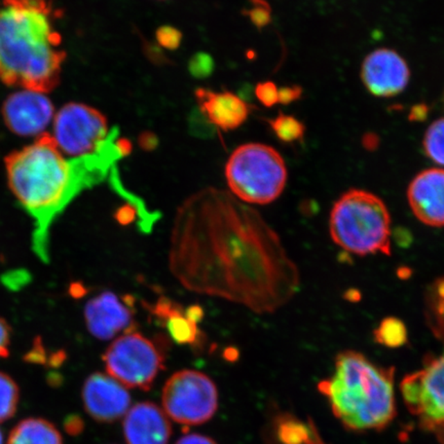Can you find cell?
<instances>
[{"instance_id": "obj_1", "label": "cell", "mask_w": 444, "mask_h": 444, "mask_svg": "<svg viewBox=\"0 0 444 444\" xmlns=\"http://www.w3.org/2000/svg\"><path fill=\"white\" fill-rule=\"evenodd\" d=\"M170 269L188 290L273 313L299 287V273L276 231L233 195L205 188L176 213Z\"/></svg>"}, {"instance_id": "obj_2", "label": "cell", "mask_w": 444, "mask_h": 444, "mask_svg": "<svg viewBox=\"0 0 444 444\" xmlns=\"http://www.w3.org/2000/svg\"><path fill=\"white\" fill-rule=\"evenodd\" d=\"M116 157L107 148L82 158L67 159L51 134L6 159L8 186L36 222L35 251L48 258V227L70 201L100 181Z\"/></svg>"}, {"instance_id": "obj_3", "label": "cell", "mask_w": 444, "mask_h": 444, "mask_svg": "<svg viewBox=\"0 0 444 444\" xmlns=\"http://www.w3.org/2000/svg\"><path fill=\"white\" fill-rule=\"evenodd\" d=\"M65 58L48 0H2L0 80L3 84L46 94L58 86Z\"/></svg>"}, {"instance_id": "obj_4", "label": "cell", "mask_w": 444, "mask_h": 444, "mask_svg": "<svg viewBox=\"0 0 444 444\" xmlns=\"http://www.w3.org/2000/svg\"><path fill=\"white\" fill-rule=\"evenodd\" d=\"M393 369L371 363L360 353L346 350L337 357L335 375L319 384L335 416L355 430L381 429L395 416Z\"/></svg>"}, {"instance_id": "obj_5", "label": "cell", "mask_w": 444, "mask_h": 444, "mask_svg": "<svg viewBox=\"0 0 444 444\" xmlns=\"http://www.w3.org/2000/svg\"><path fill=\"white\" fill-rule=\"evenodd\" d=\"M331 239L346 251L365 256L391 254V216L381 197L350 190L333 205L329 218Z\"/></svg>"}, {"instance_id": "obj_6", "label": "cell", "mask_w": 444, "mask_h": 444, "mask_svg": "<svg viewBox=\"0 0 444 444\" xmlns=\"http://www.w3.org/2000/svg\"><path fill=\"white\" fill-rule=\"evenodd\" d=\"M287 176L285 161L267 144H243L225 165V178L233 195L254 205L276 201L285 190Z\"/></svg>"}, {"instance_id": "obj_7", "label": "cell", "mask_w": 444, "mask_h": 444, "mask_svg": "<svg viewBox=\"0 0 444 444\" xmlns=\"http://www.w3.org/2000/svg\"><path fill=\"white\" fill-rule=\"evenodd\" d=\"M107 375L123 386L148 391L159 371L163 358L156 344L132 330L112 341L103 355Z\"/></svg>"}, {"instance_id": "obj_8", "label": "cell", "mask_w": 444, "mask_h": 444, "mask_svg": "<svg viewBox=\"0 0 444 444\" xmlns=\"http://www.w3.org/2000/svg\"><path fill=\"white\" fill-rule=\"evenodd\" d=\"M161 402L165 413L175 422L186 426L204 424L217 411V388L199 371H177L163 386Z\"/></svg>"}, {"instance_id": "obj_9", "label": "cell", "mask_w": 444, "mask_h": 444, "mask_svg": "<svg viewBox=\"0 0 444 444\" xmlns=\"http://www.w3.org/2000/svg\"><path fill=\"white\" fill-rule=\"evenodd\" d=\"M110 134L105 116L86 104H66L53 121L52 137L64 156L71 159L95 154Z\"/></svg>"}, {"instance_id": "obj_10", "label": "cell", "mask_w": 444, "mask_h": 444, "mask_svg": "<svg viewBox=\"0 0 444 444\" xmlns=\"http://www.w3.org/2000/svg\"><path fill=\"white\" fill-rule=\"evenodd\" d=\"M401 391L409 411L422 416L427 426L444 425V352L405 377Z\"/></svg>"}, {"instance_id": "obj_11", "label": "cell", "mask_w": 444, "mask_h": 444, "mask_svg": "<svg viewBox=\"0 0 444 444\" xmlns=\"http://www.w3.org/2000/svg\"><path fill=\"white\" fill-rule=\"evenodd\" d=\"M2 118L10 132L20 136H40L55 118L52 101L44 93L21 90L2 104Z\"/></svg>"}, {"instance_id": "obj_12", "label": "cell", "mask_w": 444, "mask_h": 444, "mask_svg": "<svg viewBox=\"0 0 444 444\" xmlns=\"http://www.w3.org/2000/svg\"><path fill=\"white\" fill-rule=\"evenodd\" d=\"M361 80L371 95L394 97L407 89L411 80V69L396 51L377 48L365 57L361 66Z\"/></svg>"}, {"instance_id": "obj_13", "label": "cell", "mask_w": 444, "mask_h": 444, "mask_svg": "<svg viewBox=\"0 0 444 444\" xmlns=\"http://www.w3.org/2000/svg\"><path fill=\"white\" fill-rule=\"evenodd\" d=\"M82 399L86 413L102 424L116 422L126 416L131 407L126 387L101 373H93L85 381Z\"/></svg>"}, {"instance_id": "obj_14", "label": "cell", "mask_w": 444, "mask_h": 444, "mask_svg": "<svg viewBox=\"0 0 444 444\" xmlns=\"http://www.w3.org/2000/svg\"><path fill=\"white\" fill-rule=\"evenodd\" d=\"M84 316L89 331L96 339L107 341L134 330L132 303H127V297L121 299L110 291L90 299Z\"/></svg>"}, {"instance_id": "obj_15", "label": "cell", "mask_w": 444, "mask_h": 444, "mask_svg": "<svg viewBox=\"0 0 444 444\" xmlns=\"http://www.w3.org/2000/svg\"><path fill=\"white\" fill-rule=\"evenodd\" d=\"M407 199L420 222L444 227V169L431 168L414 176L407 188Z\"/></svg>"}, {"instance_id": "obj_16", "label": "cell", "mask_w": 444, "mask_h": 444, "mask_svg": "<svg viewBox=\"0 0 444 444\" xmlns=\"http://www.w3.org/2000/svg\"><path fill=\"white\" fill-rule=\"evenodd\" d=\"M123 427L127 444H168L172 435L169 416L152 402L132 407Z\"/></svg>"}, {"instance_id": "obj_17", "label": "cell", "mask_w": 444, "mask_h": 444, "mask_svg": "<svg viewBox=\"0 0 444 444\" xmlns=\"http://www.w3.org/2000/svg\"><path fill=\"white\" fill-rule=\"evenodd\" d=\"M195 99L202 114L211 124L224 132L238 129L247 121L250 106L233 93L213 92L209 89L199 88Z\"/></svg>"}, {"instance_id": "obj_18", "label": "cell", "mask_w": 444, "mask_h": 444, "mask_svg": "<svg viewBox=\"0 0 444 444\" xmlns=\"http://www.w3.org/2000/svg\"><path fill=\"white\" fill-rule=\"evenodd\" d=\"M8 444H64L60 431L44 418H27L10 431Z\"/></svg>"}, {"instance_id": "obj_19", "label": "cell", "mask_w": 444, "mask_h": 444, "mask_svg": "<svg viewBox=\"0 0 444 444\" xmlns=\"http://www.w3.org/2000/svg\"><path fill=\"white\" fill-rule=\"evenodd\" d=\"M425 318L434 337L444 343V276L433 281L427 288Z\"/></svg>"}, {"instance_id": "obj_20", "label": "cell", "mask_w": 444, "mask_h": 444, "mask_svg": "<svg viewBox=\"0 0 444 444\" xmlns=\"http://www.w3.org/2000/svg\"><path fill=\"white\" fill-rule=\"evenodd\" d=\"M179 310L175 305L167 299L159 301L154 308V313L159 318L168 319V326L174 339L181 344H190L197 339V329L195 326V320L186 318L184 316H178Z\"/></svg>"}, {"instance_id": "obj_21", "label": "cell", "mask_w": 444, "mask_h": 444, "mask_svg": "<svg viewBox=\"0 0 444 444\" xmlns=\"http://www.w3.org/2000/svg\"><path fill=\"white\" fill-rule=\"evenodd\" d=\"M278 435L284 444H322L313 427L287 416L278 425Z\"/></svg>"}, {"instance_id": "obj_22", "label": "cell", "mask_w": 444, "mask_h": 444, "mask_svg": "<svg viewBox=\"0 0 444 444\" xmlns=\"http://www.w3.org/2000/svg\"><path fill=\"white\" fill-rule=\"evenodd\" d=\"M269 125L276 137L283 143H297L305 138V124L295 116L279 112L275 118L269 120Z\"/></svg>"}, {"instance_id": "obj_23", "label": "cell", "mask_w": 444, "mask_h": 444, "mask_svg": "<svg viewBox=\"0 0 444 444\" xmlns=\"http://www.w3.org/2000/svg\"><path fill=\"white\" fill-rule=\"evenodd\" d=\"M375 341L388 348H400L407 343V330L403 321L390 317L384 319L373 332Z\"/></svg>"}, {"instance_id": "obj_24", "label": "cell", "mask_w": 444, "mask_h": 444, "mask_svg": "<svg viewBox=\"0 0 444 444\" xmlns=\"http://www.w3.org/2000/svg\"><path fill=\"white\" fill-rule=\"evenodd\" d=\"M20 402V388L8 373L0 371V423L14 418Z\"/></svg>"}, {"instance_id": "obj_25", "label": "cell", "mask_w": 444, "mask_h": 444, "mask_svg": "<svg viewBox=\"0 0 444 444\" xmlns=\"http://www.w3.org/2000/svg\"><path fill=\"white\" fill-rule=\"evenodd\" d=\"M423 148L429 159L444 167V118L435 121L427 129Z\"/></svg>"}, {"instance_id": "obj_26", "label": "cell", "mask_w": 444, "mask_h": 444, "mask_svg": "<svg viewBox=\"0 0 444 444\" xmlns=\"http://www.w3.org/2000/svg\"><path fill=\"white\" fill-rule=\"evenodd\" d=\"M250 8L244 12L258 30L265 28L272 22V8L267 0H249Z\"/></svg>"}, {"instance_id": "obj_27", "label": "cell", "mask_w": 444, "mask_h": 444, "mask_svg": "<svg viewBox=\"0 0 444 444\" xmlns=\"http://www.w3.org/2000/svg\"><path fill=\"white\" fill-rule=\"evenodd\" d=\"M157 42L161 48L175 51L179 48L182 42L181 31L169 25L159 27L156 32Z\"/></svg>"}, {"instance_id": "obj_28", "label": "cell", "mask_w": 444, "mask_h": 444, "mask_svg": "<svg viewBox=\"0 0 444 444\" xmlns=\"http://www.w3.org/2000/svg\"><path fill=\"white\" fill-rule=\"evenodd\" d=\"M257 100L265 107H273L279 103V89L273 82H261L255 87Z\"/></svg>"}, {"instance_id": "obj_29", "label": "cell", "mask_w": 444, "mask_h": 444, "mask_svg": "<svg viewBox=\"0 0 444 444\" xmlns=\"http://www.w3.org/2000/svg\"><path fill=\"white\" fill-rule=\"evenodd\" d=\"M214 69V62L211 57L206 54H197L191 59L190 71L195 78H206Z\"/></svg>"}, {"instance_id": "obj_30", "label": "cell", "mask_w": 444, "mask_h": 444, "mask_svg": "<svg viewBox=\"0 0 444 444\" xmlns=\"http://www.w3.org/2000/svg\"><path fill=\"white\" fill-rule=\"evenodd\" d=\"M25 360L27 362L36 363V364H48V357L46 349L42 346L40 339L34 341L32 349L25 355Z\"/></svg>"}, {"instance_id": "obj_31", "label": "cell", "mask_w": 444, "mask_h": 444, "mask_svg": "<svg viewBox=\"0 0 444 444\" xmlns=\"http://www.w3.org/2000/svg\"><path fill=\"white\" fill-rule=\"evenodd\" d=\"M64 429L70 436H78L84 432V420L78 414H70L64 420Z\"/></svg>"}, {"instance_id": "obj_32", "label": "cell", "mask_w": 444, "mask_h": 444, "mask_svg": "<svg viewBox=\"0 0 444 444\" xmlns=\"http://www.w3.org/2000/svg\"><path fill=\"white\" fill-rule=\"evenodd\" d=\"M303 96V88L294 85V86L283 87L279 89V103L283 105H288L292 102L301 99Z\"/></svg>"}, {"instance_id": "obj_33", "label": "cell", "mask_w": 444, "mask_h": 444, "mask_svg": "<svg viewBox=\"0 0 444 444\" xmlns=\"http://www.w3.org/2000/svg\"><path fill=\"white\" fill-rule=\"evenodd\" d=\"M10 328L8 322L0 317V358L10 355Z\"/></svg>"}, {"instance_id": "obj_34", "label": "cell", "mask_w": 444, "mask_h": 444, "mask_svg": "<svg viewBox=\"0 0 444 444\" xmlns=\"http://www.w3.org/2000/svg\"><path fill=\"white\" fill-rule=\"evenodd\" d=\"M140 148L146 152H152L159 146V137L156 133L152 131L142 132L139 136Z\"/></svg>"}, {"instance_id": "obj_35", "label": "cell", "mask_w": 444, "mask_h": 444, "mask_svg": "<svg viewBox=\"0 0 444 444\" xmlns=\"http://www.w3.org/2000/svg\"><path fill=\"white\" fill-rule=\"evenodd\" d=\"M429 114V106L427 104L420 103L413 106L409 114V120L411 122H424Z\"/></svg>"}, {"instance_id": "obj_36", "label": "cell", "mask_w": 444, "mask_h": 444, "mask_svg": "<svg viewBox=\"0 0 444 444\" xmlns=\"http://www.w3.org/2000/svg\"><path fill=\"white\" fill-rule=\"evenodd\" d=\"M175 444H217L213 439L199 434H188L182 437Z\"/></svg>"}, {"instance_id": "obj_37", "label": "cell", "mask_w": 444, "mask_h": 444, "mask_svg": "<svg viewBox=\"0 0 444 444\" xmlns=\"http://www.w3.org/2000/svg\"><path fill=\"white\" fill-rule=\"evenodd\" d=\"M362 145L365 150H377L380 145V138L377 134L375 133H366L362 138Z\"/></svg>"}, {"instance_id": "obj_38", "label": "cell", "mask_w": 444, "mask_h": 444, "mask_svg": "<svg viewBox=\"0 0 444 444\" xmlns=\"http://www.w3.org/2000/svg\"><path fill=\"white\" fill-rule=\"evenodd\" d=\"M70 292H71L72 296H82L86 293V288L82 284L74 283L72 284L71 288H70Z\"/></svg>"}, {"instance_id": "obj_39", "label": "cell", "mask_w": 444, "mask_h": 444, "mask_svg": "<svg viewBox=\"0 0 444 444\" xmlns=\"http://www.w3.org/2000/svg\"><path fill=\"white\" fill-rule=\"evenodd\" d=\"M0 444H3V435H2L1 430H0Z\"/></svg>"}]
</instances>
